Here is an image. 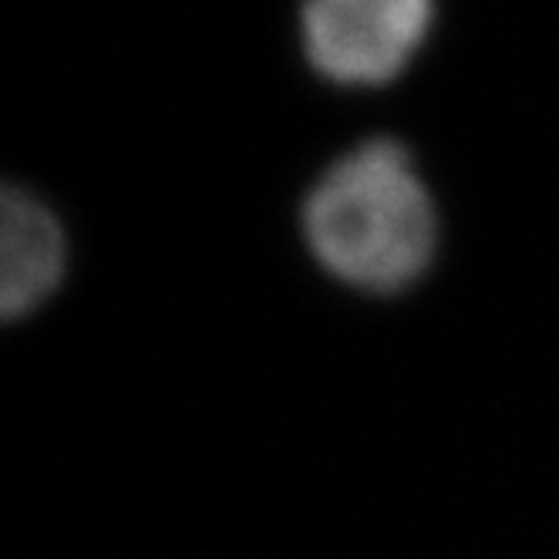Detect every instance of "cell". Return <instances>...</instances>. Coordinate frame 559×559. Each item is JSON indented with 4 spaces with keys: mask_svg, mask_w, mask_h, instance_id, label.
<instances>
[{
    "mask_svg": "<svg viewBox=\"0 0 559 559\" xmlns=\"http://www.w3.org/2000/svg\"><path fill=\"white\" fill-rule=\"evenodd\" d=\"M68 273V233L31 189L8 186L0 199V310L8 321L45 307Z\"/></svg>",
    "mask_w": 559,
    "mask_h": 559,
    "instance_id": "3957f363",
    "label": "cell"
},
{
    "mask_svg": "<svg viewBox=\"0 0 559 559\" xmlns=\"http://www.w3.org/2000/svg\"><path fill=\"white\" fill-rule=\"evenodd\" d=\"M304 247L331 280L365 297L412 290L435 263L442 219L397 139H365L313 179L300 203Z\"/></svg>",
    "mask_w": 559,
    "mask_h": 559,
    "instance_id": "6da1fadb",
    "label": "cell"
},
{
    "mask_svg": "<svg viewBox=\"0 0 559 559\" xmlns=\"http://www.w3.org/2000/svg\"><path fill=\"white\" fill-rule=\"evenodd\" d=\"M435 0H304L300 51L334 88H384L425 48Z\"/></svg>",
    "mask_w": 559,
    "mask_h": 559,
    "instance_id": "7a4b0ae2",
    "label": "cell"
}]
</instances>
